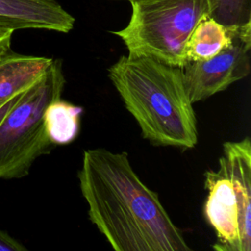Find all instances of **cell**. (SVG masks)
Listing matches in <instances>:
<instances>
[{"mask_svg":"<svg viewBox=\"0 0 251 251\" xmlns=\"http://www.w3.org/2000/svg\"><path fill=\"white\" fill-rule=\"evenodd\" d=\"M77 179L89 220L114 251H195L126 152L85 150Z\"/></svg>","mask_w":251,"mask_h":251,"instance_id":"6da1fadb","label":"cell"},{"mask_svg":"<svg viewBox=\"0 0 251 251\" xmlns=\"http://www.w3.org/2000/svg\"><path fill=\"white\" fill-rule=\"evenodd\" d=\"M108 76L144 139L182 150L197 145V120L181 68L126 55L108 69Z\"/></svg>","mask_w":251,"mask_h":251,"instance_id":"7a4b0ae2","label":"cell"},{"mask_svg":"<svg viewBox=\"0 0 251 251\" xmlns=\"http://www.w3.org/2000/svg\"><path fill=\"white\" fill-rule=\"evenodd\" d=\"M206 222L217 240L213 251H251V141L223 144L216 170L205 172Z\"/></svg>","mask_w":251,"mask_h":251,"instance_id":"3957f363","label":"cell"},{"mask_svg":"<svg viewBox=\"0 0 251 251\" xmlns=\"http://www.w3.org/2000/svg\"><path fill=\"white\" fill-rule=\"evenodd\" d=\"M61 60H52L45 73L21 92L0 123V178H22L34 161L54 147L44 126L48 105L61 98L65 86Z\"/></svg>","mask_w":251,"mask_h":251,"instance_id":"277c9868","label":"cell"},{"mask_svg":"<svg viewBox=\"0 0 251 251\" xmlns=\"http://www.w3.org/2000/svg\"><path fill=\"white\" fill-rule=\"evenodd\" d=\"M131 14L119 36L129 57H152L184 66V45L197 24L211 13L210 0H128Z\"/></svg>","mask_w":251,"mask_h":251,"instance_id":"5b68a950","label":"cell"},{"mask_svg":"<svg viewBox=\"0 0 251 251\" xmlns=\"http://www.w3.org/2000/svg\"><path fill=\"white\" fill-rule=\"evenodd\" d=\"M251 23L232 27L230 44L209 60L187 63L181 70L194 104L224 91L250 73Z\"/></svg>","mask_w":251,"mask_h":251,"instance_id":"8992f818","label":"cell"},{"mask_svg":"<svg viewBox=\"0 0 251 251\" xmlns=\"http://www.w3.org/2000/svg\"><path fill=\"white\" fill-rule=\"evenodd\" d=\"M0 24L14 30L47 29L67 33L75 18L56 0H0Z\"/></svg>","mask_w":251,"mask_h":251,"instance_id":"52a82bcc","label":"cell"},{"mask_svg":"<svg viewBox=\"0 0 251 251\" xmlns=\"http://www.w3.org/2000/svg\"><path fill=\"white\" fill-rule=\"evenodd\" d=\"M53 59L12 50L0 56V106L35 82Z\"/></svg>","mask_w":251,"mask_h":251,"instance_id":"ba28073f","label":"cell"},{"mask_svg":"<svg viewBox=\"0 0 251 251\" xmlns=\"http://www.w3.org/2000/svg\"><path fill=\"white\" fill-rule=\"evenodd\" d=\"M232 27L218 23L210 16L202 19L184 45V65L209 60L227 47L231 42Z\"/></svg>","mask_w":251,"mask_h":251,"instance_id":"9c48e42d","label":"cell"},{"mask_svg":"<svg viewBox=\"0 0 251 251\" xmlns=\"http://www.w3.org/2000/svg\"><path fill=\"white\" fill-rule=\"evenodd\" d=\"M83 109L61 98L51 102L45 110L43 121L49 140L54 146L73 142L80 129Z\"/></svg>","mask_w":251,"mask_h":251,"instance_id":"30bf717a","label":"cell"},{"mask_svg":"<svg viewBox=\"0 0 251 251\" xmlns=\"http://www.w3.org/2000/svg\"><path fill=\"white\" fill-rule=\"evenodd\" d=\"M210 17L226 26L251 23V0H210Z\"/></svg>","mask_w":251,"mask_h":251,"instance_id":"8fae6325","label":"cell"},{"mask_svg":"<svg viewBox=\"0 0 251 251\" xmlns=\"http://www.w3.org/2000/svg\"><path fill=\"white\" fill-rule=\"evenodd\" d=\"M0 251H29L24 244L0 228Z\"/></svg>","mask_w":251,"mask_h":251,"instance_id":"7c38bea8","label":"cell"},{"mask_svg":"<svg viewBox=\"0 0 251 251\" xmlns=\"http://www.w3.org/2000/svg\"><path fill=\"white\" fill-rule=\"evenodd\" d=\"M14 29L0 24V56L11 50Z\"/></svg>","mask_w":251,"mask_h":251,"instance_id":"4fadbf2b","label":"cell"},{"mask_svg":"<svg viewBox=\"0 0 251 251\" xmlns=\"http://www.w3.org/2000/svg\"><path fill=\"white\" fill-rule=\"evenodd\" d=\"M19 94H20V93H19ZM19 94L16 95L15 97H13L12 99H10L9 101H7L6 103H4L2 106H0V123L2 122V120L4 119V117L7 115L8 111L10 110V108L13 106V104H14V102L16 101V99H17V97L19 96Z\"/></svg>","mask_w":251,"mask_h":251,"instance_id":"5bb4252c","label":"cell"},{"mask_svg":"<svg viewBox=\"0 0 251 251\" xmlns=\"http://www.w3.org/2000/svg\"><path fill=\"white\" fill-rule=\"evenodd\" d=\"M116 1H122V0H116ZM126 1H128V0H126Z\"/></svg>","mask_w":251,"mask_h":251,"instance_id":"9a60e30c","label":"cell"}]
</instances>
